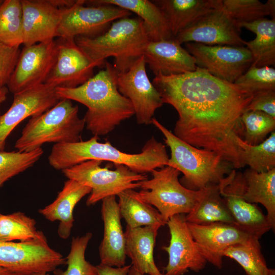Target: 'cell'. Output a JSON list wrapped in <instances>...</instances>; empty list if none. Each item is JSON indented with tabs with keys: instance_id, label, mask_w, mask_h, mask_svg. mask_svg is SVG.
<instances>
[{
	"instance_id": "6da1fadb",
	"label": "cell",
	"mask_w": 275,
	"mask_h": 275,
	"mask_svg": "<svg viewBox=\"0 0 275 275\" xmlns=\"http://www.w3.org/2000/svg\"><path fill=\"white\" fill-rule=\"evenodd\" d=\"M163 103L178 114L174 134L198 148L215 152L233 168L244 167L237 141L242 139L241 116L253 95L198 67L182 74L155 76Z\"/></svg>"
},
{
	"instance_id": "7a4b0ae2",
	"label": "cell",
	"mask_w": 275,
	"mask_h": 275,
	"mask_svg": "<svg viewBox=\"0 0 275 275\" xmlns=\"http://www.w3.org/2000/svg\"><path fill=\"white\" fill-rule=\"evenodd\" d=\"M105 68L83 84L73 88H56L61 99L77 101L87 107L83 118L87 129L94 135H104L122 122L134 115L130 101L117 86L118 72L106 62Z\"/></svg>"
},
{
	"instance_id": "3957f363",
	"label": "cell",
	"mask_w": 275,
	"mask_h": 275,
	"mask_svg": "<svg viewBox=\"0 0 275 275\" xmlns=\"http://www.w3.org/2000/svg\"><path fill=\"white\" fill-rule=\"evenodd\" d=\"M169 159L165 145L153 136L146 142L140 153L131 154L119 150L109 141L99 142L96 135L85 141L55 144L48 157L50 166L57 170L97 160L123 164L140 174L168 166Z\"/></svg>"
},
{
	"instance_id": "277c9868",
	"label": "cell",
	"mask_w": 275,
	"mask_h": 275,
	"mask_svg": "<svg viewBox=\"0 0 275 275\" xmlns=\"http://www.w3.org/2000/svg\"><path fill=\"white\" fill-rule=\"evenodd\" d=\"M74 39L96 67L104 66L107 58L114 57L113 66L119 73L127 71L144 55L149 42L139 17L114 21L105 32L95 38L78 36Z\"/></svg>"
},
{
	"instance_id": "5b68a950",
	"label": "cell",
	"mask_w": 275,
	"mask_h": 275,
	"mask_svg": "<svg viewBox=\"0 0 275 275\" xmlns=\"http://www.w3.org/2000/svg\"><path fill=\"white\" fill-rule=\"evenodd\" d=\"M152 124L163 134L170 149L168 166L183 174L181 184L185 187L197 190L218 184L232 170V166L215 152L185 142L155 118Z\"/></svg>"
},
{
	"instance_id": "8992f818",
	"label": "cell",
	"mask_w": 275,
	"mask_h": 275,
	"mask_svg": "<svg viewBox=\"0 0 275 275\" xmlns=\"http://www.w3.org/2000/svg\"><path fill=\"white\" fill-rule=\"evenodd\" d=\"M85 126L78 106L69 99H61L47 111L31 117L14 147L20 152H30L45 143L77 142Z\"/></svg>"
},
{
	"instance_id": "52a82bcc",
	"label": "cell",
	"mask_w": 275,
	"mask_h": 275,
	"mask_svg": "<svg viewBox=\"0 0 275 275\" xmlns=\"http://www.w3.org/2000/svg\"><path fill=\"white\" fill-rule=\"evenodd\" d=\"M151 173L152 178L139 182L141 190L136 195L153 206L166 222L176 214L189 213L205 193L206 188L194 190L184 186L179 180L180 172L170 166Z\"/></svg>"
},
{
	"instance_id": "ba28073f",
	"label": "cell",
	"mask_w": 275,
	"mask_h": 275,
	"mask_svg": "<svg viewBox=\"0 0 275 275\" xmlns=\"http://www.w3.org/2000/svg\"><path fill=\"white\" fill-rule=\"evenodd\" d=\"M102 161L90 160L62 171L68 179L89 187L91 191L87 206L94 205L105 198L117 196L129 189L139 188V182L148 179L146 174L134 172L127 167L114 164L115 170L102 168Z\"/></svg>"
},
{
	"instance_id": "9c48e42d",
	"label": "cell",
	"mask_w": 275,
	"mask_h": 275,
	"mask_svg": "<svg viewBox=\"0 0 275 275\" xmlns=\"http://www.w3.org/2000/svg\"><path fill=\"white\" fill-rule=\"evenodd\" d=\"M66 258L48 244L45 235L26 241H0V266L19 275L54 272Z\"/></svg>"
},
{
	"instance_id": "30bf717a",
	"label": "cell",
	"mask_w": 275,
	"mask_h": 275,
	"mask_svg": "<svg viewBox=\"0 0 275 275\" xmlns=\"http://www.w3.org/2000/svg\"><path fill=\"white\" fill-rule=\"evenodd\" d=\"M85 5V0H77L71 7L64 9L57 38H95L105 32L115 20L131 14L111 5Z\"/></svg>"
},
{
	"instance_id": "8fae6325",
	"label": "cell",
	"mask_w": 275,
	"mask_h": 275,
	"mask_svg": "<svg viewBox=\"0 0 275 275\" xmlns=\"http://www.w3.org/2000/svg\"><path fill=\"white\" fill-rule=\"evenodd\" d=\"M185 45L198 67L230 82L234 83L253 63L251 52L244 46L208 45L195 42Z\"/></svg>"
},
{
	"instance_id": "7c38bea8",
	"label": "cell",
	"mask_w": 275,
	"mask_h": 275,
	"mask_svg": "<svg viewBox=\"0 0 275 275\" xmlns=\"http://www.w3.org/2000/svg\"><path fill=\"white\" fill-rule=\"evenodd\" d=\"M218 185L219 194L234 219L235 226L258 239L271 230L266 215L261 209L244 198L245 181L242 173L232 170Z\"/></svg>"
},
{
	"instance_id": "4fadbf2b",
	"label": "cell",
	"mask_w": 275,
	"mask_h": 275,
	"mask_svg": "<svg viewBox=\"0 0 275 275\" xmlns=\"http://www.w3.org/2000/svg\"><path fill=\"white\" fill-rule=\"evenodd\" d=\"M144 55L126 72L118 73L119 92L131 102L139 124L148 125L157 109L163 104L160 94L150 81Z\"/></svg>"
},
{
	"instance_id": "5bb4252c",
	"label": "cell",
	"mask_w": 275,
	"mask_h": 275,
	"mask_svg": "<svg viewBox=\"0 0 275 275\" xmlns=\"http://www.w3.org/2000/svg\"><path fill=\"white\" fill-rule=\"evenodd\" d=\"M57 54L56 40L24 46L7 85L15 94L45 82Z\"/></svg>"
},
{
	"instance_id": "9a60e30c",
	"label": "cell",
	"mask_w": 275,
	"mask_h": 275,
	"mask_svg": "<svg viewBox=\"0 0 275 275\" xmlns=\"http://www.w3.org/2000/svg\"><path fill=\"white\" fill-rule=\"evenodd\" d=\"M169 245L162 249L169 255L164 275H183L190 269L198 272L203 270L207 261L201 254L187 226L185 215L179 214L169 219Z\"/></svg>"
},
{
	"instance_id": "2e32d148",
	"label": "cell",
	"mask_w": 275,
	"mask_h": 275,
	"mask_svg": "<svg viewBox=\"0 0 275 275\" xmlns=\"http://www.w3.org/2000/svg\"><path fill=\"white\" fill-rule=\"evenodd\" d=\"M56 42L57 58L45 84L56 88H73L94 76L95 64L77 45L74 38H58Z\"/></svg>"
},
{
	"instance_id": "e0dca14e",
	"label": "cell",
	"mask_w": 275,
	"mask_h": 275,
	"mask_svg": "<svg viewBox=\"0 0 275 275\" xmlns=\"http://www.w3.org/2000/svg\"><path fill=\"white\" fill-rule=\"evenodd\" d=\"M60 99L56 88L45 83L14 94L11 106L0 116V151L4 150L8 137L20 122L47 111Z\"/></svg>"
},
{
	"instance_id": "ac0fdd59",
	"label": "cell",
	"mask_w": 275,
	"mask_h": 275,
	"mask_svg": "<svg viewBox=\"0 0 275 275\" xmlns=\"http://www.w3.org/2000/svg\"><path fill=\"white\" fill-rule=\"evenodd\" d=\"M240 30L223 7L203 16L179 33L174 39L180 44L195 42L208 45L244 46Z\"/></svg>"
},
{
	"instance_id": "d6986e66",
	"label": "cell",
	"mask_w": 275,
	"mask_h": 275,
	"mask_svg": "<svg viewBox=\"0 0 275 275\" xmlns=\"http://www.w3.org/2000/svg\"><path fill=\"white\" fill-rule=\"evenodd\" d=\"M20 1L24 46L55 40L64 8H58L52 0Z\"/></svg>"
},
{
	"instance_id": "ffe728a7",
	"label": "cell",
	"mask_w": 275,
	"mask_h": 275,
	"mask_svg": "<svg viewBox=\"0 0 275 275\" xmlns=\"http://www.w3.org/2000/svg\"><path fill=\"white\" fill-rule=\"evenodd\" d=\"M190 232L201 254L208 262L218 268L223 267L225 251L242 242L251 236L233 224L214 223L197 225L187 222Z\"/></svg>"
},
{
	"instance_id": "44dd1931",
	"label": "cell",
	"mask_w": 275,
	"mask_h": 275,
	"mask_svg": "<svg viewBox=\"0 0 275 275\" xmlns=\"http://www.w3.org/2000/svg\"><path fill=\"white\" fill-rule=\"evenodd\" d=\"M101 218L103 222V236L99 247L100 263L116 267L125 265V236L121 223V215L116 196L102 200Z\"/></svg>"
},
{
	"instance_id": "7402d4cb",
	"label": "cell",
	"mask_w": 275,
	"mask_h": 275,
	"mask_svg": "<svg viewBox=\"0 0 275 275\" xmlns=\"http://www.w3.org/2000/svg\"><path fill=\"white\" fill-rule=\"evenodd\" d=\"M144 57L146 64L155 76L180 74L197 68L194 57L174 38L149 41Z\"/></svg>"
},
{
	"instance_id": "603a6c76",
	"label": "cell",
	"mask_w": 275,
	"mask_h": 275,
	"mask_svg": "<svg viewBox=\"0 0 275 275\" xmlns=\"http://www.w3.org/2000/svg\"><path fill=\"white\" fill-rule=\"evenodd\" d=\"M91 191L89 187L68 179L65 182L56 199L39 209V212L50 222L58 221V235L62 239H66L70 236L73 226V213L75 206Z\"/></svg>"
},
{
	"instance_id": "cb8c5ba5",
	"label": "cell",
	"mask_w": 275,
	"mask_h": 275,
	"mask_svg": "<svg viewBox=\"0 0 275 275\" xmlns=\"http://www.w3.org/2000/svg\"><path fill=\"white\" fill-rule=\"evenodd\" d=\"M161 226L153 225L129 228L126 227L125 253L131 266L142 274L164 275L157 267L153 252L158 231Z\"/></svg>"
},
{
	"instance_id": "d4e9b609",
	"label": "cell",
	"mask_w": 275,
	"mask_h": 275,
	"mask_svg": "<svg viewBox=\"0 0 275 275\" xmlns=\"http://www.w3.org/2000/svg\"><path fill=\"white\" fill-rule=\"evenodd\" d=\"M164 15L174 38L206 14L223 7L222 0L152 1Z\"/></svg>"
},
{
	"instance_id": "484cf974",
	"label": "cell",
	"mask_w": 275,
	"mask_h": 275,
	"mask_svg": "<svg viewBox=\"0 0 275 275\" xmlns=\"http://www.w3.org/2000/svg\"><path fill=\"white\" fill-rule=\"evenodd\" d=\"M87 5H114L136 14L143 21L149 41L173 38L168 21L159 7L148 0H90Z\"/></svg>"
},
{
	"instance_id": "4316f807",
	"label": "cell",
	"mask_w": 275,
	"mask_h": 275,
	"mask_svg": "<svg viewBox=\"0 0 275 275\" xmlns=\"http://www.w3.org/2000/svg\"><path fill=\"white\" fill-rule=\"evenodd\" d=\"M243 174L245 181L243 197L250 203L262 204L267 211L266 217L275 228V168L262 173L247 169Z\"/></svg>"
},
{
	"instance_id": "83f0119b",
	"label": "cell",
	"mask_w": 275,
	"mask_h": 275,
	"mask_svg": "<svg viewBox=\"0 0 275 275\" xmlns=\"http://www.w3.org/2000/svg\"><path fill=\"white\" fill-rule=\"evenodd\" d=\"M242 28L254 33L255 38L246 42V47L253 59L251 66L256 67L270 66L275 64V18H263L251 22L239 24Z\"/></svg>"
},
{
	"instance_id": "f1b7e54d",
	"label": "cell",
	"mask_w": 275,
	"mask_h": 275,
	"mask_svg": "<svg viewBox=\"0 0 275 275\" xmlns=\"http://www.w3.org/2000/svg\"><path fill=\"white\" fill-rule=\"evenodd\" d=\"M185 219L187 223L197 225L214 223L234 225V219L219 194L218 184L206 188L195 207L185 215Z\"/></svg>"
},
{
	"instance_id": "f546056e",
	"label": "cell",
	"mask_w": 275,
	"mask_h": 275,
	"mask_svg": "<svg viewBox=\"0 0 275 275\" xmlns=\"http://www.w3.org/2000/svg\"><path fill=\"white\" fill-rule=\"evenodd\" d=\"M117 196L120 214L126 222V227L135 228L153 225L162 226L167 224L158 211L140 199L134 189L125 190Z\"/></svg>"
},
{
	"instance_id": "4dcf8cb0",
	"label": "cell",
	"mask_w": 275,
	"mask_h": 275,
	"mask_svg": "<svg viewBox=\"0 0 275 275\" xmlns=\"http://www.w3.org/2000/svg\"><path fill=\"white\" fill-rule=\"evenodd\" d=\"M259 239L250 236L245 241L227 249L224 256L236 261L247 275H268L269 268L262 253Z\"/></svg>"
},
{
	"instance_id": "1f68e13d",
	"label": "cell",
	"mask_w": 275,
	"mask_h": 275,
	"mask_svg": "<svg viewBox=\"0 0 275 275\" xmlns=\"http://www.w3.org/2000/svg\"><path fill=\"white\" fill-rule=\"evenodd\" d=\"M239 155L244 167L259 173L266 172L275 168V132L257 145L246 143L242 138L237 141Z\"/></svg>"
},
{
	"instance_id": "d6a6232c",
	"label": "cell",
	"mask_w": 275,
	"mask_h": 275,
	"mask_svg": "<svg viewBox=\"0 0 275 275\" xmlns=\"http://www.w3.org/2000/svg\"><path fill=\"white\" fill-rule=\"evenodd\" d=\"M0 44L10 47L23 44L20 0H5L0 5Z\"/></svg>"
},
{
	"instance_id": "836d02e7",
	"label": "cell",
	"mask_w": 275,
	"mask_h": 275,
	"mask_svg": "<svg viewBox=\"0 0 275 275\" xmlns=\"http://www.w3.org/2000/svg\"><path fill=\"white\" fill-rule=\"evenodd\" d=\"M44 235L42 231L37 230L36 221L22 212L0 214L1 241H26Z\"/></svg>"
},
{
	"instance_id": "e575fe53",
	"label": "cell",
	"mask_w": 275,
	"mask_h": 275,
	"mask_svg": "<svg viewBox=\"0 0 275 275\" xmlns=\"http://www.w3.org/2000/svg\"><path fill=\"white\" fill-rule=\"evenodd\" d=\"M222 5L224 10L237 27L239 24L254 21L266 16L275 18L274 0H268L265 3L258 0H222Z\"/></svg>"
},
{
	"instance_id": "d590c367",
	"label": "cell",
	"mask_w": 275,
	"mask_h": 275,
	"mask_svg": "<svg viewBox=\"0 0 275 275\" xmlns=\"http://www.w3.org/2000/svg\"><path fill=\"white\" fill-rule=\"evenodd\" d=\"M43 154L41 148L30 152L0 151V187L13 177L33 166Z\"/></svg>"
},
{
	"instance_id": "8d00e7d4",
	"label": "cell",
	"mask_w": 275,
	"mask_h": 275,
	"mask_svg": "<svg viewBox=\"0 0 275 275\" xmlns=\"http://www.w3.org/2000/svg\"><path fill=\"white\" fill-rule=\"evenodd\" d=\"M241 121L244 126L242 139L251 145L262 143L267 135L275 129V118L263 112H244L241 116Z\"/></svg>"
},
{
	"instance_id": "74e56055",
	"label": "cell",
	"mask_w": 275,
	"mask_h": 275,
	"mask_svg": "<svg viewBox=\"0 0 275 275\" xmlns=\"http://www.w3.org/2000/svg\"><path fill=\"white\" fill-rule=\"evenodd\" d=\"M92 234L87 232L72 239L69 253L66 258L67 267L65 271L56 269V275H96V266L88 262L85 253Z\"/></svg>"
},
{
	"instance_id": "f35d334b",
	"label": "cell",
	"mask_w": 275,
	"mask_h": 275,
	"mask_svg": "<svg viewBox=\"0 0 275 275\" xmlns=\"http://www.w3.org/2000/svg\"><path fill=\"white\" fill-rule=\"evenodd\" d=\"M234 84L252 95L264 91H275V69L270 66H251Z\"/></svg>"
},
{
	"instance_id": "ab89813d",
	"label": "cell",
	"mask_w": 275,
	"mask_h": 275,
	"mask_svg": "<svg viewBox=\"0 0 275 275\" xmlns=\"http://www.w3.org/2000/svg\"><path fill=\"white\" fill-rule=\"evenodd\" d=\"M19 47L0 44V89L8 85L17 63Z\"/></svg>"
},
{
	"instance_id": "60d3db41",
	"label": "cell",
	"mask_w": 275,
	"mask_h": 275,
	"mask_svg": "<svg viewBox=\"0 0 275 275\" xmlns=\"http://www.w3.org/2000/svg\"><path fill=\"white\" fill-rule=\"evenodd\" d=\"M263 112L275 118V91L268 90L253 95L245 111Z\"/></svg>"
},
{
	"instance_id": "b9f144b4",
	"label": "cell",
	"mask_w": 275,
	"mask_h": 275,
	"mask_svg": "<svg viewBox=\"0 0 275 275\" xmlns=\"http://www.w3.org/2000/svg\"><path fill=\"white\" fill-rule=\"evenodd\" d=\"M131 267V264L114 267L100 263L96 266V275H128Z\"/></svg>"
},
{
	"instance_id": "7bdbcfd3",
	"label": "cell",
	"mask_w": 275,
	"mask_h": 275,
	"mask_svg": "<svg viewBox=\"0 0 275 275\" xmlns=\"http://www.w3.org/2000/svg\"><path fill=\"white\" fill-rule=\"evenodd\" d=\"M8 91V89L6 87L0 89V106L6 100Z\"/></svg>"
},
{
	"instance_id": "ee69618b",
	"label": "cell",
	"mask_w": 275,
	"mask_h": 275,
	"mask_svg": "<svg viewBox=\"0 0 275 275\" xmlns=\"http://www.w3.org/2000/svg\"><path fill=\"white\" fill-rule=\"evenodd\" d=\"M0 275H19L7 268L0 266Z\"/></svg>"
},
{
	"instance_id": "f6af8a7d",
	"label": "cell",
	"mask_w": 275,
	"mask_h": 275,
	"mask_svg": "<svg viewBox=\"0 0 275 275\" xmlns=\"http://www.w3.org/2000/svg\"><path fill=\"white\" fill-rule=\"evenodd\" d=\"M128 275H144L136 271L133 267H131Z\"/></svg>"
},
{
	"instance_id": "bcb514c9",
	"label": "cell",
	"mask_w": 275,
	"mask_h": 275,
	"mask_svg": "<svg viewBox=\"0 0 275 275\" xmlns=\"http://www.w3.org/2000/svg\"><path fill=\"white\" fill-rule=\"evenodd\" d=\"M29 275H49V273H45V272H37V273H34L32 274H30Z\"/></svg>"
},
{
	"instance_id": "7dc6e473",
	"label": "cell",
	"mask_w": 275,
	"mask_h": 275,
	"mask_svg": "<svg viewBox=\"0 0 275 275\" xmlns=\"http://www.w3.org/2000/svg\"><path fill=\"white\" fill-rule=\"evenodd\" d=\"M268 275H275V270L273 268H269Z\"/></svg>"
},
{
	"instance_id": "c3c4849f",
	"label": "cell",
	"mask_w": 275,
	"mask_h": 275,
	"mask_svg": "<svg viewBox=\"0 0 275 275\" xmlns=\"http://www.w3.org/2000/svg\"><path fill=\"white\" fill-rule=\"evenodd\" d=\"M3 1L0 0V5L2 4Z\"/></svg>"
},
{
	"instance_id": "681fc988",
	"label": "cell",
	"mask_w": 275,
	"mask_h": 275,
	"mask_svg": "<svg viewBox=\"0 0 275 275\" xmlns=\"http://www.w3.org/2000/svg\"><path fill=\"white\" fill-rule=\"evenodd\" d=\"M1 214V213H0Z\"/></svg>"
}]
</instances>
